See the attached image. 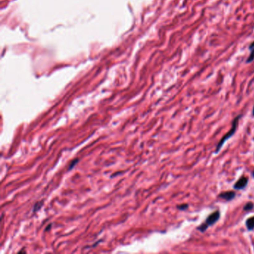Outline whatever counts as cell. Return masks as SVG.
<instances>
[{
    "instance_id": "obj_8",
    "label": "cell",
    "mask_w": 254,
    "mask_h": 254,
    "mask_svg": "<svg viewBox=\"0 0 254 254\" xmlns=\"http://www.w3.org/2000/svg\"><path fill=\"white\" fill-rule=\"evenodd\" d=\"M188 207V205L187 204L178 205V206H177V208L180 210H187Z\"/></svg>"
},
{
    "instance_id": "obj_9",
    "label": "cell",
    "mask_w": 254,
    "mask_h": 254,
    "mask_svg": "<svg viewBox=\"0 0 254 254\" xmlns=\"http://www.w3.org/2000/svg\"><path fill=\"white\" fill-rule=\"evenodd\" d=\"M41 206H42V203H41V202H38V203H37V204H35V206H34V212L37 211V210L41 207Z\"/></svg>"
},
{
    "instance_id": "obj_14",
    "label": "cell",
    "mask_w": 254,
    "mask_h": 254,
    "mask_svg": "<svg viewBox=\"0 0 254 254\" xmlns=\"http://www.w3.org/2000/svg\"><path fill=\"white\" fill-rule=\"evenodd\" d=\"M252 176H253V177H254V171L252 172Z\"/></svg>"
},
{
    "instance_id": "obj_13",
    "label": "cell",
    "mask_w": 254,
    "mask_h": 254,
    "mask_svg": "<svg viewBox=\"0 0 254 254\" xmlns=\"http://www.w3.org/2000/svg\"><path fill=\"white\" fill-rule=\"evenodd\" d=\"M252 115L254 117V105H253V112H252Z\"/></svg>"
},
{
    "instance_id": "obj_3",
    "label": "cell",
    "mask_w": 254,
    "mask_h": 254,
    "mask_svg": "<svg viewBox=\"0 0 254 254\" xmlns=\"http://www.w3.org/2000/svg\"><path fill=\"white\" fill-rule=\"evenodd\" d=\"M248 183V178H247L246 177H242L239 180L237 181L236 183L234 184L233 188L235 189L239 190V189H243L247 186Z\"/></svg>"
},
{
    "instance_id": "obj_1",
    "label": "cell",
    "mask_w": 254,
    "mask_h": 254,
    "mask_svg": "<svg viewBox=\"0 0 254 254\" xmlns=\"http://www.w3.org/2000/svg\"><path fill=\"white\" fill-rule=\"evenodd\" d=\"M241 117H242V116L239 115L238 116H236L235 119H234V120L233 121V124H232L231 129H230L227 133L225 134L224 137L221 138L220 142H218V144L216 146V148H215V154L218 153V152L220 151V150L221 149V148H222L223 146H224L225 142H226L228 139H230V137H233V136L234 135V133H235V131H236L237 128H238V125H239V120L240 119Z\"/></svg>"
},
{
    "instance_id": "obj_5",
    "label": "cell",
    "mask_w": 254,
    "mask_h": 254,
    "mask_svg": "<svg viewBox=\"0 0 254 254\" xmlns=\"http://www.w3.org/2000/svg\"><path fill=\"white\" fill-rule=\"evenodd\" d=\"M246 226L248 230H252L254 229V216L249 218L246 221Z\"/></svg>"
},
{
    "instance_id": "obj_6",
    "label": "cell",
    "mask_w": 254,
    "mask_h": 254,
    "mask_svg": "<svg viewBox=\"0 0 254 254\" xmlns=\"http://www.w3.org/2000/svg\"><path fill=\"white\" fill-rule=\"evenodd\" d=\"M254 206V204L252 202H248V204H246L244 206V211H250V210H253Z\"/></svg>"
},
{
    "instance_id": "obj_7",
    "label": "cell",
    "mask_w": 254,
    "mask_h": 254,
    "mask_svg": "<svg viewBox=\"0 0 254 254\" xmlns=\"http://www.w3.org/2000/svg\"><path fill=\"white\" fill-rule=\"evenodd\" d=\"M251 50V52H250V56L248 57V58L247 59V63H251L252 61H254V49Z\"/></svg>"
},
{
    "instance_id": "obj_11",
    "label": "cell",
    "mask_w": 254,
    "mask_h": 254,
    "mask_svg": "<svg viewBox=\"0 0 254 254\" xmlns=\"http://www.w3.org/2000/svg\"><path fill=\"white\" fill-rule=\"evenodd\" d=\"M249 49H254V41L251 43V44L250 45Z\"/></svg>"
},
{
    "instance_id": "obj_10",
    "label": "cell",
    "mask_w": 254,
    "mask_h": 254,
    "mask_svg": "<svg viewBox=\"0 0 254 254\" xmlns=\"http://www.w3.org/2000/svg\"><path fill=\"white\" fill-rule=\"evenodd\" d=\"M78 162V159H74V160L72 161V163H71V164H70V168H69V170H70V169H71V168H73V167L75 166V165L76 163H77Z\"/></svg>"
},
{
    "instance_id": "obj_12",
    "label": "cell",
    "mask_w": 254,
    "mask_h": 254,
    "mask_svg": "<svg viewBox=\"0 0 254 254\" xmlns=\"http://www.w3.org/2000/svg\"><path fill=\"white\" fill-rule=\"evenodd\" d=\"M51 226H52V225H51V224H49V226H47V227H46V230H49V229H50V227H51Z\"/></svg>"
},
{
    "instance_id": "obj_4",
    "label": "cell",
    "mask_w": 254,
    "mask_h": 254,
    "mask_svg": "<svg viewBox=\"0 0 254 254\" xmlns=\"http://www.w3.org/2000/svg\"><path fill=\"white\" fill-rule=\"evenodd\" d=\"M235 197V193L233 191H227V192H221V193L219 194L218 197L220 198L224 199V200H226V201H230L232 200H233Z\"/></svg>"
},
{
    "instance_id": "obj_2",
    "label": "cell",
    "mask_w": 254,
    "mask_h": 254,
    "mask_svg": "<svg viewBox=\"0 0 254 254\" xmlns=\"http://www.w3.org/2000/svg\"><path fill=\"white\" fill-rule=\"evenodd\" d=\"M220 216H221V213L218 210L214 212L213 213L210 214V215H209V216L207 217V218H206V221H205L204 223H203L200 226H198V227L197 228V230H199V231L201 232V233H204V232L206 231V230L208 229L209 226H213V224H215V223L219 220Z\"/></svg>"
}]
</instances>
